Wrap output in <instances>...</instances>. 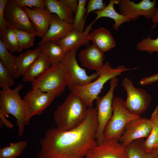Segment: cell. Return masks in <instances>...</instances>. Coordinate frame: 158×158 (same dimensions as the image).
Segmentation results:
<instances>
[{
  "label": "cell",
  "instance_id": "13",
  "mask_svg": "<svg viewBox=\"0 0 158 158\" xmlns=\"http://www.w3.org/2000/svg\"><path fill=\"white\" fill-rule=\"evenodd\" d=\"M152 127L150 118L140 117L133 119L125 126L119 141L126 146L134 140L147 138L152 131Z\"/></svg>",
  "mask_w": 158,
  "mask_h": 158
},
{
  "label": "cell",
  "instance_id": "15",
  "mask_svg": "<svg viewBox=\"0 0 158 158\" xmlns=\"http://www.w3.org/2000/svg\"><path fill=\"white\" fill-rule=\"evenodd\" d=\"M94 23L93 21L91 23L83 32L74 29L64 37L55 42L61 45L66 52L77 50L82 46L87 45L90 41L88 36Z\"/></svg>",
  "mask_w": 158,
  "mask_h": 158
},
{
  "label": "cell",
  "instance_id": "33",
  "mask_svg": "<svg viewBox=\"0 0 158 158\" xmlns=\"http://www.w3.org/2000/svg\"><path fill=\"white\" fill-rule=\"evenodd\" d=\"M14 78L2 61L0 60V87L3 89L10 87L15 83Z\"/></svg>",
  "mask_w": 158,
  "mask_h": 158
},
{
  "label": "cell",
  "instance_id": "41",
  "mask_svg": "<svg viewBox=\"0 0 158 158\" xmlns=\"http://www.w3.org/2000/svg\"><path fill=\"white\" fill-rule=\"evenodd\" d=\"M157 149H158V145L157 146Z\"/></svg>",
  "mask_w": 158,
  "mask_h": 158
},
{
  "label": "cell",
  "instance_id": "23",
  "mask_svg": "<svg viewBox=\"0 0 158 158\" xmlns=\"http://www.w3.org/2000/svg\"><path fill=\"white\" fill-rule=\"evenodd\" d=\"M119 0H110L108 5L103 9L94 11L97 15L94 23L99 18L102 17H107L113 19L114 23L112 25V28L115 31L118 30V28L123 23L129 22L128 20L125 16L117 13L115 10L114 5H118Z\"/></svg>",
  "mask_w": 158,
  "mask_h": 158
},
{
  "label": "cell",
  "instance_id": "39",
  "mask_svg": "<svg viewBox=\"0 0 158 158\" xmlns=\"http://www.w3.org/2000/svg\"><path fill=\"white\" fill-rule=\"evenodd\" d=\"M153 113L154 114L156 118L158 128V114L154 110Z\"/></svg>",
  "mask_w": 158,
  "mask_h": 158
},
{
  "label": "cell",
  "instance_id": "40",
  "mask_svg": "<svg viewBox=\"0 0 158 158\" xmlns=\"http://www.w3.org/2000/svg\"><path fill=\"white\" fill-rule=\"evenodd\" d=\"M158 114V105H157L154 110Z\"/></svg>",
  "mask_w": 158,
  "mask_h": 158
},
{
  "label": "cell",
  "instance_id": "28",
  "mask_svg": "<svg viewBox=\"0 0 158 158\" xmlns=\"http://www.w3.org/2000/svg\"><path fill=\"white\" fill-rule=\"evenodd\" d=\"M27 145L24 141L11 143L8 146L0 149V158H15L20 155Z\"/></svg>",
  "mask_w": 158,
  "mask_h": 158
},
{
  "label": "cell",
  "instance_id": "18",
  "mask_svg": "<svg viewBox=\"0 0 158 158\" xmlns=\"http://www.w3.org/2000/svg\"><path fill=\"white\" fill-rule=\"evenodd\" d=\"M49 29L46 35L38 43L40 44L47 41L56 42L66 35L74 29L73 24L68 23L56 15L53 14Z\"/></svg>",
  "mask_w": 158,
  "mask_h": 158
},
{
  "label": "cell",
  "instance_id": "20",
  "mask_svg": "<svg viewBox=\"0 0 158 158\" xmlns=\"http://www.w3.org/2000/svg\"><path fill=\"white\" fill-rule=\"evenodd\" d=\"M52 65L46 52L42 50L40 55L28 71L23 76L24 82L31 83Z\"/></svg>",
  "mask_w": 158,
  "mask_h": 158
},
{
  "label": "cell",
  "instance_id": "31",
  "mask_svg": "<svg viewBox=\"0 0 158 158\" xmlns=\"http://www.w3.org/2000/svg\"><path fill=\"white\" fill-rule=\"evenodd\" d=\"M136 49L138 51H147L151 54L154 52L158 53V37L156 39H152L150 34L148 37L142 39L137 43Z\"/></svg>",
  "mask_w": 158,
  "mask_h": 158
},
{
  "label": "cell",
  "instance_id": "16",
  "mask_svg": "<svg viewBox=\"0 0 158 158\" xmlns=\"http://www.w3.org/2000/svg\"><path fill=\"white\" fill-rule=\"evenodd\" d=\"M104 53L92 44L80 50L78 59L82 66L96 71H100L104 66Z\"/></svg>",
  "mask_w": 158,
  "mask_h": 158
},
{
  "label": "cell",
  "instance_id": "1",
  "mask_svg": "<svg viewBox=\"0 0 158 158\" xmlns=\"http://www.w3.org/2000/svg\"><path fill=\"white\" fill-rule=\"evenodd\" d=\"M96 107L88 109L87 116L79 125L62 131L57 127L47 130L41 140L38 158H85L97 145L98 127Z\"/></svg>",
  "mask_w": 158,
  "mask_h": 158
},
{
  "label": "cell",
  "instance_id": "21",
  "mask_svg": "<svg viewBox=\"0 0 158 158\" xmlns=\"http://www.w3.org/2000/svg\"><path fill=\"white\" fill-rule=\"evenodd\" d=\"M42 51L40 46L32 50H29L16 56L15 61L18 77L28 71Z\"/></svg>",
  "mask_w": 158,
  "mask_h": 158
},
{
  "label": "cell",
  "instance_id": "7",
  "mask_svg": "<svg viewBox=\"0 0 158 158\" xmlns=\"http://www.w3.org/2000/svg\"><path fill=\"white\" fill-rule=\"evenodd\" d=\"M77 50L66 52L60 63L65 70L68 77L67 86L71 90L73 88L86 85L99 76V71L88 75L84 69L81 68L76 59Z\"/></svg>",
  "mask_w": 158,
  "mask_h": 158
},
{
  "label": "cell",
  "instance_id": "37",
  "mask_svg": "<svg viewBox=\"0 0 158 158\" xmlns=\"http://www.w3.org/2000/svg\"><path fill=\"white\" fill-rule=\"evenodd\" d=\"M75 15L78 7V1L77 0H61Z\"/></svg>",
  "mask_w": 158,
  "mask_h": 158
},
{
  "label": "cell",
  "instance_id": "25",
  "mask_svg": "<svg viewBox=\"0 0 158 158\" xmlns=\"http://www.w3.org/2000/svg\"><path fill=\"white\" fill-rule=\"evenodd\" d=\"M38 46L46 52L52 65L59 63L67 52L61 45L54 41H46Z\"/></svg>",
  "mask_w": 158,
  "mask_h": 158
},
{
  "label": "cell",
  "instance_id": "35",
  "mask_svg": "<svg viewBox=\"0 0 158 158\" xmlns=\"http://www.w3.org/2000/svg\"><path fill=\"white\" fill-rule=\"evenodd\" d=\"M106 6V4L102 0H90L87 6L85 19L90 12L92 11L102 10Z\"/></svg>",
  "mask_w": 158,
  "mask_h": 158
},
{
  "label": "cell",
  "instance_id": "3",
  "mask_svg": "<svg viewBox=\"0 0 158 158\" xmlns=\"http://www.w3.org/2000/svg\"><path fill=\"white\" fill-rule=\"evenodd\" d=\"M133 69L121 65L114 68L109 62L104 63L99 71L98 77L92 82L84 85L75 87L70 91L80 97L88 108L93 107V102L99 97V95L104 84L109 80L123 72Z\"/></svg>",
  "mask_w": 158,
  "mask_h": 158
},
{
  "label": "cell",
  "instance_id": "30",
  "mask_svg": "<svg viewBox=\"0 0 158 158\" xmlns=\"http://www.w3.org/2000/svg\"><path fill=\"white\" fill-rule=\"evenodd\" d=\"M150 119L153 125L152 130L143 143L145 149L149 150L157 149L158 145V128L156 117L153 113L152 114Z\"/></svg>",
  "mask_w": 158,
  "mask_h": 158
},
{
  "label": "cell",
  "instance_id": "32",
  "mask_svg": "<svg viewBox=\"0 0 158 158\" xmlns=\"http://www.w3.org/2000/svg\"><path fill=\"white\" fill-rule=\"evenodd\" d=\"M14 31L20 46L23 50L26 49L33 45L35 35L22 31Z\"/></svg>",
  "mask_w": 158,
  "mask_h": 158
},
{
  "label": "cell",
  "instance_id": "24",
  "mask_svg": "<svg viewBox=\"0 0 158 158\" xmlns=\"http://www.w3.org/2000/svg\"><path fill=\"white\" fill-rule=\"evenodd\" d=\"M45 8L66 22L73 24V13L61 0H44Z\"/></svg>",
  "mask_w": 158,
  "mask_h": 158
},
{
  "label": "cell",
  "instance_id": "14",
  "mask_svg": "<svg viewBox=\"0 0 158 158\" xmlns=\"http://www.w3.org/2000/svg\"><path fill=\"white\" fill-rule=\"evenodd\" d=\"M85 158H128L126 146L118 139L104 140L91 149Z\"/></svg>",
  "mask_w": 158,
  "mask_h": 158
},
{
  "label": "cell",
  "instance_id": "2",
  "mask_svg": "<svg viewBox=\"0 0 158 158\" xmlns=\"http://www.w3.org/2000/svg\"><path fill=\"white\" fill-rule=\"evenodd\" d=\"M88 109L80 97L71 92L54 112V118L56 127L62 131L76 127L85 119Z\"/></svg>",
  "mask_w": 158,
  "mask_h": 158
},
{
  "label": "cell",
  "instance_id": "12",
  "mask_svg": "<svg viewBox=\"0 0 158 158\" xmlns=\"http://www.w3.org/2000/svg\"><path fill=\"white\" fill-rule=\"evenodd\" d=\"M57 97L52 93L44 92L38 89L30 90L24 97L26 119L28 125L33 116L42 114Z\"/></svg>",
  "mask_w": 158,
  "mask_h": 158
},
{
  "label": "cell",
  "instance_id": "5",
  "mask_svg": "<svg viewBox=\"0 0 158 158\" xmlns=\"http://www.w3.org/2000/svg\"><path fill=\"white\" fill-rule=\"evenodd\" d=\"M68 81L67 75L59 63L52 65L32 82V89H38L44 92L55 94L57 97L63 92Z\"/></svg>",
  "mask_w": 158,
  "mask_h": 158
},
{
  "label": "cell",
  "instance_id": "22",
  "mask_svg": "<svg viewBox=\"0 0 158 158\" xmlns=\"http://www.w3.org/2000/svg\"><path fill=\"white\" fill-rule=\"evenodd\" d=\"M144 138L135 140L126 146L128 158H158V149L146 150L143 145Z\"/></svg>",
  "mask_w": 158,
  "mask_h": 158
},
{
  "label": "cell",
  "instance_id": "34",
  "mask_svg": "<svg viewBox=\"0 0 158 158\" xmlns=\"http://www.w3.org/2000/svg\"><path fill=\"white\" fill-rule=\"evenodd\" d=\"M22 8L29 7L32 9L45 8L44 0H14Z\"/></svg>",
  "mask_w": 158,
  "mask_h": 158
},
{
  "label": "cell",
  "instance_id": "9",
  "mask_svg": "<svg viewBox=\"0 0 158 158\" xmlns=\"http://www.w3.org/2000/svg\"><path fill=\"white\" fill-rule=\"evenodd\" d=\"M156 2L155 0H142L137 3L130 0H119L118 5L120 13L129 21L143 16L155 23L158 22V8L156 7Z\"/></svg>",
  "mask_w": 158,
  "mask_h": 158
},
{
  "label": "cell",
  "instance_id": "19",
  "mask_svg": "<svg viewBox=\"0 0 158 158\" xmlns=\"http://www.w3.org/2000/svg\"><path fill=\"white\" fill-rule=\"evenodd\" d=\"M88 38L93 44L104 53L114 47L116 44L111 33L102 27L93 30L90 33Z\"/></svg>",
  "mask_w": 158,
  "mask_h": 158
},
{
  "label": "cell",
  "instance_id": "29",
  "mask_svg": "<svg viewBox=\"0 0 158 158\" xmlns=\"http://www.w3.org/2000/svg\"><path fill=\"white\" fill-rule=\"evenodd\" d=\"M87 1V0L78 1V8L73 19V24L74 29L80 32L84 31L85 16L87 11L85 6Z\"/></svg>",
  "mask_w": 158,
  "mask_h": 158
},
{
  "label": "cell",
  "instance_id": "8",
  "mask_svg": "<svg viewBox=\"0 0 158 158\" xmlns=\"http://www.w3.org/2000/svg\"><path fill=\"white\" fill-rule=\"evenodd\" d=\"M118 82V79L116 77L111 78L110 88L107 92L105 95L101 97H99L96 100L98 127L95 138L97 145L100 144L104 141V130L112 115L114 92Z\"/></svg>",
  "mask_w": 158,
  "mask_h": 158
},
{
  "label": "cell",
  "instance_id": "36",
  "mask_svg": "<svg viewBox=\"0 0 158 158\" xmlns=\"http://www.w3.org/2000/svg\"><path fill=\"white\" fill-rule=\"evenodd\" d=\"M8 0H0V33L7 28L4 19V10Z\"/></svg>",
  "mask_w": 158,
  "mask_h": 158
},
{
  "label": "cell",
  "instance_id": "26",
  "mask_svg": "<svg viewBox=\"0 0 158 158\" xmlns=\"http://www.w3.org/2000/svg\"><path fill=\"white\" fill-rule=\"evenodd\" d=\"M0 40L8 50L18 53L23 51L14 30L8 26L0 33Z\"/></svg>",
  "mask_w": 158,
  "mask_h": 158
},
{
  "label": "cell",
  "instance_id": "10",
  "mask_svg": "<svg viewBox=\"0 0 158 158\" xmlns=\"http://www.w3.org/2000/svg\"><path fill=\"white\" fill-rule=\"evenodd\" d=\"M4 15L7 25L11 29L31 33L40 37L23 8L14 0H8L5 7Z\"/></svg>",
  "mask_w": 158,
  "mask_h": 158
},
{
  "label": "cell",
  "instance_id": "11",
  "mask_svg": "<svg viewBox=\"0 0 158 158\" xmlns=\"http://www.w3.org/2000/svg\"><path fill=\"white\" fill-rule=\"evenodd\" d=\"M122 84L127 94L125 101L126 109L131 114L140 115L150 104L151 96L145 90L135 87L133 81L127 77L123 79Z\"/></svg>",
  "mask_w": 158,
  "mask_h": 158
},
{
  "label": "cell",
  "instance_id": "27",
  "mask_svg": "<svg viewBox=\"0 0 158 158\" xmlns=\"http://www.w3.org/2000/svg\"><path fill=\"white\" fill-rule=\"evenodd\" d=\"M16 56L9 53L0 40V59L14 78L18 77L15 63Z\"/></svg>",
  "mask_w": 158,
  "mask_h": 158
},
{
  "label": "cell",
  "instance_id": "17",
  "mask_svg": "<svg viewBox=\"0 0 158 158\" xmlns=\"http://www.w3.org/2000/svg\"><path fill=\"white\" fill-rule=\"evenodd\" d=\"M36 29L40 37L42 38L47 32L53 15L45 8L31 9L22 8Z\"/></svg>",
  "mask_w": 158,
  "mask_h": 158
},
{
  "label": "cell",
  "instance_id": "38",
  "mask_svg": "<svg viewBox=\"0 0 158 158\" xmlns=\"http://www.w3.org/2000/svg\"><path fill=\"white\" fill-rule=\"evenodd\" d=\"M0 120L3 122V124L7 127L11 129L14 127V125L12 123L8 120L6 117L0 112Z\"/></svg>",
  "mask_w": 158,
  "mask_h": 158
},
{
  "label": "cell",
  "instance_id": "4",
  "mask_svg": "<svg viewBox=\"0 0 158 158\" xmlns=\"http://www.w3.org/2000/svg\"><path fill=\"white\" fill-rule=\"evenodd\" d=\"M23 87L20 83L13 89L8 87L0 91V112L6 117L11 114L16 118L20 136L23 135L25 126L28 125L25 103L19 94Z\"/></svg>",
  "mask_w": 158,
  "mask_h": 158
},
{
  "label": "cell",
  "instance_id": "6",
  "mask_svg": "<svg viewBox=\"0 0 158 158\" xmlns=\"http://www.w3.org/2000/svg\"><path fill=\"white\" fill-rule=\"evenodd\" d=\"M113 112L104 130V140L119 138L126 125L130 120L140 117V115L131 114L126 109L125 101L121 97H114L112 102Z\"/></svg>",
  "mask_w": 158,
  "mask_h": 158
}]
</instances>
